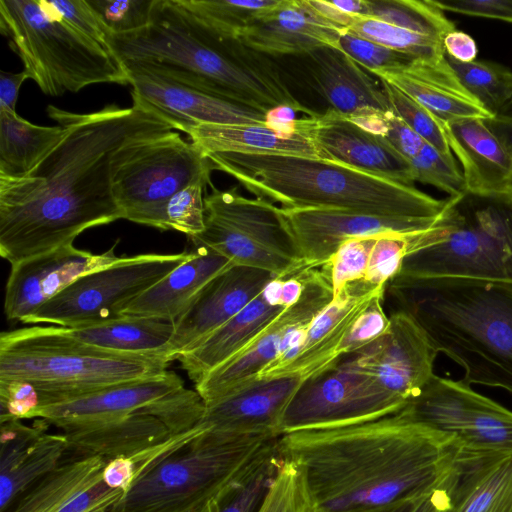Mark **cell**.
I'll use <instances>...</instances> for the list:
<instances>
[{
  "label": "cell",
  "instance_id": "cell-12",
  "mask_svg": "<svg viewBox=\"0 0 512 512\" xmlns=\"http://www.w3.org/2000/svg\"><path fill=\"white\" fill-rule=\"evenodd\" d=\"M191 256L140 254L87 273L25 319V324L80 327L123 317L142 293Z\"/></svg>",
  "mask_w": 512,
  "mask_h": 512
},
{
  "label": "cell",
  "instance_id": "cell-46",
  "mask_svg": "<svg viewBox=\"0 0 512 512\" xmlns=\"http://www.w3.org/2000/svg\"><path fill=\"white\" fill-rule=\"evenodd\" d=\"M205 409L200 394L183 386L152 404L147 414L159 419L171 434H179L197 426Z\"/></svg>",
  "mask_w": 512,
  "mask_h": 512
},
{
  "label": "cell",
  "instance_id": "cell-27",
  "mask_svg": "<svg viewBox=\"0 0 512 512\" xmlns=\"http://www.w3.org/2000/svg\"><path fill=\"white\" fill-rule=\"evenodd\" d=\"M302 381L297 376L256 381L207 405L201 423L215 434L280 436L282 416Z\"/></svg>",
  "mask_w": 512,
  "mask_h": 512
},
{
  "label": "cell",
  "instance_id": "cell-10",
  "mask_svg": "<svg viewBox=\"0 0 512 512\" xmlns=\"http://www.w3.org/2000/svg\"><path fill=\"white\" fill-rule=\"evenodd\" d=\"M204 197L205 229L189 237L194 247L209 248L232 264L260 269L276 277L307 267L281 207L260 198H247L237 187Z\"/></svg>",
  "mask_w": 512,
  "mask_h": 512
},
{
  "label": "cell",
  "instance_id": "cell-2",
  "mask_svg": "<svg viewBox=\"0 0 512 512\" xmlns=\"http://www.w3.org/2000/svg\"><path fill=\"white\" fill-rule=\"evenodd\" d=\"M277 448L302 472L318 512H370L438 488L459 446L400 409L374 420L282 434Z\"/></svg>",
  "mask_w": 512,
  "mask_h": 512
},
{
  "label": "cell",
  "instance_id": "cell-49",
  "mask_svg": "<svg viewBox=\"0 0 512 512\" xmlns=\"http://www.w3.org/2000/svg\"><path fill=\"white\" fill-rule=\"evenodd\" d=\"M377 236L347 240L337 249L331 259L323 265L329 275L333 298L347 284L364 279Z\"/></svg>",
  "mask_w": 512,
  "mask_h": 512
},
{
  "label": "cell",
  "instance_id": "cell-48",
  "mask_svg": "<svg viewBox=\"0 0 512 512\" xmlns=\"http://www.w3.org/2000/svg\"><path fill=\"white\" fill-rule=\"evenodd\" d=\"M335 48L375 76L406 67L418 59L361 38L349 31L341 32Z\"/></svg>",
  "mask_w": 512,
  "mask_h": 512
},
{
  "label": "cell",
  "instance_id": "cell-28",
  "mask_svg": "<svg viewBox=\"0 0 512 512\" xmlns=\"http://www.w3.org/2000/svg\"><path fill=\"white\" fill-rule=\"evenodd\" d=\"M376 77L398 88L443 124L494 117L464 87L446 55L418 58L406 67Z\"/></svg>",
  "mask_w": 512,
  "mask_h": 512
},
{
  "label": "cell",
  "instance_id": "cell-42",
  "mask_svg": "<svg viewBox=\"0 0 512 512\" xmlns=\"http://www.w3.org/2000/svg\"><path fill=\"white\" fill-rule=\"evenodd\" d=\"M256 512H318L300 469L283 460Z\"/></svg>",
  "mask_w": 512,
  "mask_h": 512
},
{
  "label": "cell",
  "instance_id": "cell-22",
  "mask_svg": "<svg viewBox=\"0 0 512 512\" xmlns=\"http://www.w3.org/2000/svg\"><path fill=\"white\" fill-rule=\"evenodd\" d=\"M313 138L323 160L407 186L415 182L409 161L381 135L330 108L315 115Z\"/></svg>",
  "mask_w": 512,
  "mask_h": 512
},
{
  "label": "cell",
  "instance_id": "cell-45",
  "mask_svg": "<svg viewBox=\"0 0 512 512\" xmlns=\"http://www.w3.org/2000/svg\"><path fill=\"white\" fill-rule=\"evenodd\" d=\"M380 81L390 109L426 143L444 154H452L447 143L444 124L398 88L383 79Z\"/></svg>",
  "mask_w": 512,
  "mask_h": 512
},
{
  "label": "cell",
  "instance_id": "cell-58",
  "mask_svg": "<svg viewBox=\"0 0 512 512\" xmlns=\"http://www.w3.org/2000/svg\"><path fill=\"white\" fill-rule=\"evenodd\" d=\"M485 121L512 156V114H498Z\"/></svg>",
  "mask_w": 512,
  "mask_h": 512
},
{
  "label": "cell",
  "instance_id": "cell-18",
  "mask_svg": "<svg viewBox=\"0 0 512 512\" xmlns=\"http://www.w3.org/2000/svg\"><path fill=\"white\" fill-rule=\"evenodd\" d=\"M299 253L310 267H321L347 240L427 230L439 220L372 215L324 208H282ZM443 215V214H442Z\"/></svg>",
  "mask_w": 512,
  "mask_h": 512
},
{
  "label": "cell",
  "instance_id": "cell-25",
  "mask_svg": "<svg viewBox=\"0 0 512 512\" xmlns=\"http://www.w3.org/2000/svg\"><path fill=\"white\" fill-rule=\"evenodd\" d=\"M444 487L442 512H512V450L459 447Z\"/></svg>",
  "mask_w": 512,
  "mask_h": 512
},
{
  "label": "cell",
  "instance_id": "cell-44",
  "mask_svg": "<svg viewBox=\"0 0 512 512\" xmlns=\"http://www.w3.org/2000/svg\"><path fill=\"white\" fill-rule=\"evenodd\" d=\"M409 163L415 181L432 185L448 193L449 197L467 192L463 173L456 165L453 154H444L425 142Z\"/></svg>",
  "mask_w": 512,
  "mask_h": 512
},
{
  "label": "cell",
  "instance_id": "cell-33",
  "mask_svg": "<svg viewBox=\"0 0 512 512\" xmlns=\"http://www.w3.org/2000/svg\"><path fill=\"white\" fill-rule=\"evenodd\" d=\"M183 386L181 377L167 370L162 374L111 385L68 402L41 408L33 418H40L55 426L65 421L147 414L152 404Z\"/></svg>",
  "mask_w": 512,
  "mask_h": 512
},
{
  "label": "cell",
  "instance_id": "cell-17",
  "mask_svg": "<svg viewBox=\"0 0 512 512\" xmlns=\"http://www.w3.org/2000/svg\"><path fill=\"white\" fill-rule=\"evenodd\" d=\"M133 105L152 111L174 130L188 133L200 124L267 123V114L187 86L153 71L125 68Z\"/></svg>",
  "mask_w": 512,
  "mask_h": 512
},
{
  "label": "cell",
  "instance_id": "cell-61",
  "mask_svg": "<svg viewBox=\"0 0 512 512\" xmlns=\"http://www.w3.org/2000/svg\"><path fill=\"white\" fill-rule=\"evenodd\" d=\"M509 110H511V111H512V102H511V104H510V106H509V108H508V110H507V111H509ZM506 113H510V114H512V112H506Z\"/></svg>",
  "mask_w": 512,
  "mask_h": 512
},
{
  "label": "cell",
  "instance_id": "cell-60",
  "mask_svg": "<svg viewBox=\"0 0 512 512\" xmlns=\"http://www.w3.org/2000/svg\"><path fill=\"white\" fill-rule=\"evenodd\" d=\"M415 500L416 499L411 500V501L402 502V503H399V504H396L393 506L385 507L382 509H377V510L370 511V512H408Z\"/></svg>",
  "mask_w": 512,
  "mask_h": 512
},
{
  "label": "cell",
  "instance_id": "cell-43",
  "mask_svg": "<svg viewBox=\"0 0 512 512\" xmlns=\"http://www.w3.org/2000/svg\"><path fill=\"white\" fill-rule=\"evenodd\" d=\"M281 461L277 448L241 484L204 512H256Z\"/></svg>",
  "mask_w": 512,
  "mask_h": 512
},
{
  "label": "cell",
  "instance_id": "cell-30",
  "mask_svg": "<svg viewBox=\"0 0 512 512\" xmlns=\"http://www.w3.org/2000/svg\"><path fill=\"white\" fill-rule=\"evenodd\" d=\"M314 115L294 130L260 124H200L187 134L205 156L214 153L275 154L323 159L313 138Z\"/></svg>",
  "mask_w": 512,
  "mask_h": 512
},
{
  "label": "cell",
  "instance_id": "cell-16",
  "mask_svg": "<svg viewBox=\"0 0 512 512\" xmlns=\"http://www.w3.org/2000/svg\"><path fill=\"white\" fill-rule=\"evenodd\" d=\"M437 354L412 316L397 310L384 333L348 360L407 403L434 375Z\"/></svg>",
  "mask_w": 512,
  "mask_h": 512
},
{
  "label": "cell",
  "instance_id": "cell-19",
  "mask_svg": "<svg viewBox=\"0 0 512 512\" xmlns=\"http://www.w3.org/2000/svg\"><path fill=\"white\" fill-rule=\"evenodd\" d=\"M123 258L115 255L114 246L102 254H93L72 244L11 265L5 314L9 320L23 322L81 276Z\"/></svg>",
  "mask_w": 512,
  "mask_h": 512
},
{
  "label": "cell",
  "instance_id": "cell-36",
  "mask_svg": "<svg viewBox=\"0 0 512 512\" xmlns=\"http://www.w3.org/2000/svg\"><path fill=\"white\" fill-rule=\"evenodd\" d=\"M61 328L78 341L108 351L135 354L168 353L175 321L124 315L99 324Z\"/></svg>",
  "mask_w": 512,
  "mask_h": 512
},
{
  "label": "cell",
  "instance_id": "cell-14",
  "mask_svg": "<svg viewBox=\"0 0 512 512\" xmlns=\"http://www.w3.org/2000/svg\"><path fill=\"white\" fill-rule=\"evenodd\" d=\"M402 410L412 420L452 436L460 448L512 450V411L463 381L434 374Z\"/></svg>",
  "mask_w": 512,
  "mask_h": 512
},
{
  "label": "cell",
  "instance_id": "cell-4",
  "mask_svg": "<svg viewBox=\"0 0 512 512\" xmlns=\"http://www.w3.org/2000/svg\"><path fill=\"white\" fill-rule=\"evenodd\" d=\"M386 289L437 352L464 369L461 381L512 393V284L396 276Z\"/></svg>",
  "mask_w": 512,
  "mask_h": 512
},
{
  "label": "cell",
  "instance_id": "cell-13",
  "mask_svg": "<svg viewBox=\"0 0 512 512\" xmlns=\"http://www.w3.org/2000/svg\"><path fill=\"white\" fill-rule=\"evenodd\" d=\"M405 402L349 360L302 381L280 422V435L354 424L395 413Z\"/></svg>",
  "mask_w": 512,
  "mask_h": 512
},
{
  "label": "cell",
  "instance_id": "cell-32",
  "mask_svg": "<svg viewBox=\"0 0 512 512\" xmlns=\"http://www.w3.org/2000/svg\"><path fill=\"white\" fill-rule=\"evenodd\" d=\"M55 426L65 435L70 450L108 460L136 454L174 435L159 419L143 413L65 421Z\"/></svg>",
  "mask_w": 512,
  "mask_h": 512
},
{
  "label": "cell",
  "instance_id": "cell-24",
  "mask_svg": "<svg viewBox=\"0 0 512 512\" xmlns=\"http://www.w3.org/2000/svg\"><path fill=\"white\" fill-rule=\"evenodd\" d=\"M384 289V285L375 286L364 280L347 284L309 324L292 361L270 379L297 376L305 380L336 365L354 320L371 298Z\"/></svg>",
  "mask_w": 512,
  "mask_h": 512
},
{
  "label": "cell",
  "instance_id": "cell-8",
  "mask_svg": "<svg viewBox=\"0 0 512 512\" xmlns=\"http://www.w3.org/2000/svg\"><path fill=\"white\" fill-rule=\"evenodd\" d=\"M445 237L407 255L397 276L512 284V186L449 197Z\"/></svg>",
  "mask_w": 512,
  "mask_h": 512
},
{
  "label": "cell",
  "instance_id": "cell-3",
  "mask_svg": "<svg viewBox=\"0 0 512 512\" xmlns=\"http://www.w3.org/2000/svg\"><path fill=\"white\" fill-rule=\"evenodd\" d=\"M108 44L125 68L141 67L266 114L277 108L315 113L265 58L210 29L182 0H156L148 26L111 35Z\"/></svg>",
  "mask_w": 512,
  "mask_h": 512
},
{
  "label": "cell",
  "instance_id": "cell-5",
  "mask_svg": "<svg viewBox=\"0 0 512 512\" xmlns=\"http://www.w3.org/2000/svg\"><path fill=\"white\" fill-rule=\"evenodd\" d=\"M215 170L235 178L256 198L281 208H324L437 220L447 205L403 185L323 159L293 155L214 153Z\"/></svg>",
  "mask_w": 512,
  "mask_h": 512
},
{
  "label": "cell",
  "instance_id": "cell-37",
  "mask_svg": "<svg viewBox=\"0 0 512 512\" xmlns=\"http://www.w3.org/2000/svg\"><path fill=\"white\" fill-rule=\"evenodd\" d=\"M65 133L63 125L38 126L0 108V176L19 177L31 172Z\"/></svg>",
  "mask_w": 512,
  "mask_h": 512
},
{
  "label": "cell",
  "instance_id": "cell-11",
  "mask_svg": "<svg viewBox=\"0 0 512 512\" xmlns=\"http://www.w3.org/2000/svg\"><path fill=\"white\" fill-rule=\"evenodd\" d=\"M212 161L177 131L141 141L118 164L113 190L123 219L163 230L167 202L191 183H211Z\"/></svg>",
  "mask_w": 512,
  "mask_h": 512
},
{
  "label": "cell",
  "instance_id": "cell-52",
  "mask_svg": "<svg viewBox=\"0 0 512 512\" xmlns=\"http://www.w3.org/2000/svg\"><path fill=\"white\" fill-rule=\"evenodd\" d=\"M374 295L351 325L340 348V357L349 356L367 346L384 333L389 317L382 306L384 293Z\"/></svg>",
  "mask_w": 512,
  "mask_h": 512
},
{
  "label": "cell",
  "instance_id": "cell-38",
  "mask_svg": "<svg viewBox=\"0 0 512 512\" xmlns=\"http://www.w3.org/2000/svg\"><path fill=\"white\" fill-rule=\"evenodd\" d=\"M365 17L439 40L455 30L454 23L430 0H366Z\"/></svg>",
  "mask_w": 512,
  "mask_h": 512
},
{
  "label": "cell",
  "instance_id": "cell-47",
  "mask_svg": "<svg viewBox=\"0 0 512 512\" xmlns=\"http://www.w3.org/2000/svg\"><path fill=\"white\" fill-rule=\"evenodd\" d=\"M208 184L197 181L176 193L165 205L163 230H175L189 237L205 229L203 192Z\"/></svg>",
  "mask_w": 512,
  "mask_h": 512
},
{
  "label": "cell",
  "instance_id": "cell-31",
  "mask_svg": "<svg viewBox=\"0 0 512 512\" xmlns=\"http://www.w3.org/2000/svg\"><path fill=\"white\" fill-rule=\"evenodd\" d=\"M284 309L277 277L226 324L176 360L197 384L248 345Z\"/></svg>",
  "mask_w": 512,
  "mask_h": 512
},
{
  "label": "cell",
  "instance_id": "cell-51",
  "mask_svg": "<svg viewBox=\"0 0 512 512\" xmlns=\"http://www.w3.org/2000/svg\"><path fill=\"white\" fill-rule=\"evenodd\" d=\"M42 7L72 29L110 49V33L87 0H40ZM111 50V49H110Z\"/></svg>",
  "mask_w": 512,
  "mask_h": 512
},
{
  "label": "cell",
  "instance_id": "cell-20",
  "mask_svg": "<svg viewBox=\"0 0 512 512\" xmlns=\"http://www.w3.org/2000/svg\"><path fill=\"white\" fill-rule=\"evenodd\" d=\"M107 459L89 454L64 461L23 492L6 512H110L125 493L104 478Z\"/></svg>",
  "mask_w": 512,
  "mask_h": 512
},
{
  "label": "cell",
  "instance_id": "cell-57",
  "mask_svg": "<svg viewBox=\"0 0 512 512\" xmlns=\"http://www.w3.org/2000/svg\"><path fill=\"white\" fill-rule=\"evenodd\" d=\"M447 506V495L442 483L430 493L416 499L408 512H442Z\"/></svg>",
  "mask_w": 512,
  "mask_h": 512
},
{
  "label": "cell",
  "instance_id": "cell-35",
  "mask_svg": "<svg viewBox=\"0 0 512 512\" xmlns=\"http://www.w3.org/2000/svg\"><path fill=\"white\" fill-rule=\"evenodd\" d=\"M231 265L234 264L215 251L196 246L187 260L137 297L123 315L176 321L199 291Z\"/></svg>",
  "mask_w": 512,
  "mask_h": 512
},
{
  "label": "cell",
  "instance_id": "cell-50",
  "mask_svg": "<svg viewBox=\"0 0 512 512\" xmlns=\"http://www.w3.org/2000/svg\"><path fill=\"white\" fill-rule=\"evenodd\" d=\"M87 1L111 35L131 33L148 26L156 2V0Z\"/></svg>",
  "mask_w": 512,
  "mask_h": 512
},
{
  "label": "cell",
  "instance_id": "cell-1",
  "mask_svg": "<svg viewBox=\"0 0 512 512\" xmlns=\"http://www.w3.org/2000/svg\"><path fill=\"white\" fill-rule=\"evenodd\" d=\"M64 138L29 173L0 176V255L11 265L72 245L83 231L123 219L113 190L135 144L175 131L139 106L92 113L49 106Z\"/></svg>",
  "mask_w": 512,
  "mask_h": 512
},
{
  "label": "cell",
  "instance_id": "cell-41",
  "mask_svg": "<svg viewBox=\"0 0 512 512\" xmlns=\"http://www.w3.org/2000/svg\"><path fill=\"white\" fill-rule=\"evenodd\" d=\"M345 31L414 58L432 59L445 55L442 40L369 17L355 16Z\"/></svg>",
  "mask_w": 512,
  "mask_h": 512
},
{
  "label": "cell",
  "instance_id": "cell-21",
  "mask_svg": "<svg viewBox=\"0 0 512 512\" xmlns=\"http://www.w3.org/2000/svg\"><path fill=\"white\" fill-rule=\"evenodd\" d=\"M275 278L267 271L245 266L231 265L221 271L175 321L169 355L176 360L180 354L193 349L240 312Z\"/></svg>",
  "mask_w": 512,
  "mask_h": 512
},
{
  "label": "cell",
  "instance_id": "cell-59",
  "mask_svg": "<svg viewBox=\"0 0 512 512\" xmlns=\"http://www.w3.org/2000/svg\"><path fill=\"white\" fill-rule=\"evenodd\" d=\"M334 7L343 13L365 17L367 13L366 0H336L330 1Z\"/></svg>",
  "mask_w": 512,
  "mask_h": 512
},
{
  "label": "cell",
  "instance_id": "cell-40",
  "mask_svg": "<svg viewBox=\"0 0 512 512\" xmlns=\"http://www.w3.org/2000/svg\"><path fill=\"white\" fill-rule=\"evenodd\" d=\"M216 33L239 40L259 16L274 8L280 0H182Z\"/></svg>",
  "mask_w": 512,
  "mask_h": 512
},
{
  "label": "cell",
  "instance_id": "cell-23",
  "mask_svg": "<svg viewBox=\"0 0 512 512\" xmlns=\"http://www.w3.org/2000/svg\"><path fill=\"white\" fill-rule=\"evenodd\" d=\"M0 424V512H6L23 492L57 468L70 449L62 432H47L44 420L34 426L21 420Z\"/></svg>",
  "mask_w": 512,
  "mask_h": 512
},
{
  "label": "cell",
  "instance_id": "cell-29",
  "mask_svg": "<svg viewBox=\"0 0 512 512\" xmlns=\"http://www.w3.org/2000/svg\"><path fill=\"white\" fill-rule=\"evenodd\" d=\"M307 56L315 89L333 111L357 121L390 110L380 79L339 49L325 46Z\"/></svg>",
  "mask_w": 512,
  "mask_h": 512
},
{
  "label": "cell",
  "instance_id": "cell-34",
  "mask_svg": "<svg viewBox=\"0 0 512 512\" xmlns=\"http://www.w3.org/2000/svg\"><path fill=\"white\" fill-rule=\"evenodd\" d=\"M448 146L462 166L467 192H492L512 186V156L485 120L444 124Z\"/></svg>",
  "mask_w": 512,
  "mask_h": 512
},
{
  "label": "cell",
  "instance_id": "cell-15",
  "mask_svg": "<svg viewBox=\"0 0 512 512\" xmlns=\"http://www.w3.org/2000/svg\"><path fill=\"white\" fill-rule=\"evenodd\" d=\"M332 299L326 268H310L300 299L278 314L242 350L195 384L205 406L256 382L260 372L283 352L292 337L307 328Z\"/></svg>",
  "mask_w": 512,
  "mask_h": 512
},
{
  "label": "cell",
  "instance_id": "cell-9",
  "mask_svg": "<svg viewBox=\"0 0 512 512\" xmlns=\"http://www.w3.org/2000/svg\"><path fill=\"white\" fill-rule=\"evenodd\" d=\"M1 33L49 96L97 83L128 84L117 56L49 14L40 0H0Z\"/></svg>",
  "mask_w": 512,
  "mask_h": 512
},
{
  "label": "cell",
  "instance_id": "cell-6",
  "mask_svg": "<svg viewBox=\"0 0 512 512\" xmlns=\"http://www.w3.org/2000/svg\"><path fill=\"white\" fill-rule=\"evenodd\" d=\"M278 437L206 429L138 477L110 512H204L277 449Z\"/></svg>",
  "mask_w": 512,
  "mask_h": 512
},
{
  "label": "cell",
  "instance_id": "cell-39",
  "mask_svg": "<svg viewBox=\"0 0 512 512\" xmlns=\"http://www.w3.org/2000/svg\"><path fill=\"white\" fill-rule=\"evenodd\" d=\"M464 87L493 116L506 113L512 102V71L488 61L459 62L446 55Z\"/></svg>",
  "mask_w": 512,
  "mask_h": 512
},
{
  "label": "cell",
  "instance_id": "cell-26",
  "mask_svg": "<svg viewBox=\"0 0 512 512\" xmlns=\"http://www.w3.org/2000/svg\"><path fill=\"white\" fill-rule=\"evenodd\" d=\"M342 30L329 21L310 0H280L245 30L239 41L267 55H307L336 47Z\"/></svg>",
  "mask_w": 512,
  "mask_h": 512
},
{
  "label": "cell",
  "instance_id": "cell-54",
  "mask_svg": "<svg viewBox=\"0 0 512 512\" xmlns=\"http://www.w3.org/2000/svg\"><path fill=\"white\" fill-rule=\"evenodd\" d=\"M381 136L408 161L415 157L425 144V141L391 109L383 116Z\"/></svg>",
  "mask_w": 512,
  "mask_h": 512
},
{
  "label": "cell",
  "instance_id": "cell-53",
  "mask_svg": "<svg viewBox=\"0 0 512 512\" xmlns=\"http://www.w3.org/2000/svg\"><path fill=\"white\" fill-rule=\"evenodd\" d=\"M443 12L500 20L512 24V0H430Z\"/></svg>",
  "mask_w": 512,
  "mask_h": 512
},
{
  "label": "cell",
  "instance_id": "cell-56",
  "mask_svg": "<svg viewBox=\"0 0 512 512\" xmlns=\"http://www.w3.org/2000/svg\"><path fill=\"white\" fill-rule=\"evenodd\" d=\"M29 78L25 70L18 73L0 71V108L16 112L20 87Z\"/></svg>",
  "mask_w": 512,
  "mask_h": 512
},
{
  "label": "cell",
  "instance_id": "cell-55",
  "mask_svg": "<svg viewBox=\"0 0 512 512\" xmlns=\"http://www.w3.org/2000/svg\"><path fill=\"white\" fill-rule=\"evenodd\" d=\"M443 47L445 55L463 63L475 61L478 52L474 39L456 29L444 37Z\"/></svg>",
  "mask_w": 512,
  "mask_h": 512
},
{
  "label": "cell",
  "instance_id": "cell-7",
  "mask_svg": "<svg viewBox=\"0 0 512 512\" xmlns=\"http://www.w3.org/2000/svg\"><path fill=\"white\" fill-rule=\"evenodd\" d=\"M172 361L167 352L135 354L101 349L70 337L60 326L35 325L0 335V380L41 382L67 389L77 398L162 374Z\"/></svg>",
  "mask_w": 512,
  "mask_h": 512
}]
</instances>
